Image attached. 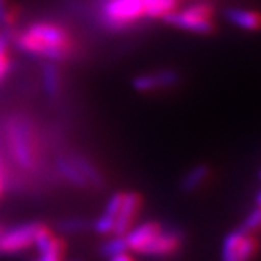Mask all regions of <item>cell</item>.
<instances>
[{
	"instance_id": "6da1fadb",
	"label": "cell",
	"mask_w": 261,
	"mask_h": 261,
	"mask_svg": "<svg viewBox=\"0 0 261 261\" xmlns=\"http://www.w3.org/2000/svg\"><path fill=\"white\" fill-rule=\"evenodd\" d=\"M19 49L31 56L44 57L51 61H63L75 51L74 39L70 32L54 22H34L15 35Z\"/></svg>"
},
{
	"instance_id": "7a4b0ae2",
	"label": "cell",
	"mask_w": 261,
	"mask_h": 261,
	"mask_svg": "<svg viewBox=\"0 0 261 261\" xmlns=\"http://www.w3.org/2000/svg\"><path fill=\"white\" fill-rule=\"evenodd\" d=\"M6 138L10 154L19 166L34 170L39 159V147L35 126L27 116L13 115L6 125Z\"/></svg>"
},
{
	"instance_id": "3957f363",
	"label": "cell",
	"mask_w": 261,
	"mask_h": 261,
	"mask_svg": "<svg viewBox=\"0 0 261 261\" xmlns=\"http://www.w3.org/2000/svg\"><path fill=\"white\" fill-rule=\"evenodd\" d=\"M145 18L142 0H106L102 6L103 23L109 29H126Z\"/></svg>"
},
{
	"instance_id": "277c9868",
	"label": "cell",
	"mask_w": 261,
	"mask_h": 261,
	"mask_svg": "<svg viewBox=\"0 0 261 261\" xmlns=\"http://www.w3.org/2000/svg\"><path fill=\"white\" fill-rule=\"evenodd\" d=\"M164 20L173 27L203 35L211 34L215 28L214 9L207 3H196L180 12L176 10L167 15Z\"/></svg>"
},
{
	"instance_id": "5b68a950",
	"label": "cell",
	"mask_w": 261,
	"mask_h": 261,
	"mask_svg": "<svg viewBox=\"0 0 261 261\" xmlns=\"http://www.w3.org/2000/svg\"><path fill=\"white\" fill-rule=\"evenodd\" d=\"M258 250L254 233L241 228L228 233L221 247V261H252Z\"/></svg>"
},
{
	"instance_id": "8992f818",
	"label": "cell",
	"mask_w": 261,
	"mask_h": 261,
	"mask_svg": "<svg viewBox=\"0 0 261 261\" xmlns=\"http://www.w3.org/2000/svg\"><path fill=\"white\" fill-rule=\"evenodd\" d=\"M58 170L61 176L73 183L74 186H94L102 181L100 173L93 167V164L84 157L71 155L58 160Z\"/></svg>"
},
{
	"instance_id": "52a82bcc",
	"label": "cell",
	"mask_w": 261,
	"mask_h": 261,
	"mask_svg": "<svg viewBox=\"0 0 261 261\" xmlns=\"http://www.w3.org/2000/svg\"><path fill=\"white\" fill-rule=\"evenodd\" d=\"M41 226L42 224L28 222L16 225L10 229H3L0 235V252L6 255H15L32 248Z\"/></svg>"
},
{
	"instance_id": "ba28073f",
	"label": "cell",
	"mask_w": 261,
	"mask_h": 261,
	"mask_svg": "<svg viewBox=\"0 0 261 261\" xmlns=\"http://www.w3.org/2000/svg\"><path fill=\"white\" fill-rule=\"evenodd\" d=\"M183 245V235L176 228H167L160 225L157 232L151 238L142 255L152 258H168L173 257Z\"/></svg>"
},
{
	"instance_id": "9c48e42d",
	"label": "cell",
	"mask_w": 261,
	"mask_h": 261,
	"mask_svg": "<svg viewBox=\"0 0 261 261\" xmlns=\"http://www.w3.org/2000/svg\"><path fill=\"white\" fill-rule=\"evenodd\" d=\"M141 197L135 192H125L122 193V200L119 211L116 215L113 235L123 237L135 225V221L138 218L141 211Z\"/></svg>"
},
{
	"instance_id": "30bf717a",
	"label": "cell",
	"mask_w": 261,
	"mask_h": 261,
	"mask_svg": "<svg viewBox=\"0 0 261 261\" xmlns=\"http://www.w3.org/2000/svg\"><path fill=\"white\" fill-rule=\"evenodd\" d=\"M37 257L32 261H64V244L45 225L38 232L35 245Z\"/></svg>"
},
{
	"instance_id": "8fae6325",
	"label": "cell",
	"mask_w": 261,
	"mask_h": 261,
	"mask_svg": "<svg viewBox=\"0 0 261 261\" xmlns=\"http://www.w3.org/2000/svg\"><path fill=\"white\" fill-rule=\"evenodd\" d=\"M180 82V75L174 70H161L155 73H148V74L137 75L132 80V86L135 90L142 92V93H148L160 89H166V87H173Z\"/></svg>"
},
{
	"instance_id": "7c38bea8",
	"label": "cell",
	"mask_w": 261,
	"mask_h": 261,
	"mask_svg": "<svg viewBox=\"0 0 261 261\" xmlns=\"http://www.w3.org/2000/svg\"><path fill=\"white\" fill-rule=\"evenodd\" d=\"M122 200V192L119 193H115L109 197L108 203L105 206V211L102 215L96 219L94 222V229L96 232L100 233V235H113V228H115V221H116V215L119 211V206H121Z\"/></svg>"
},
{
	"instance_id": "4fadbf2b",
	"label": "cell",
	"mask_w": 261,
	"mask_h": 261,
	"mask_svg": "<svg viewBox=\"0 0 261 261\" xmlns=\"http://www.w3.org/2000/svg\"><path fill=\"white\" fill-rule=\"evenodd\" d=\"M226 19L235 27L244 29V31L255 32V31L261 29V13L255 12V10L233 8V9L226 10Z\"/></svg>"
},
{
	"instance_id": "5bb4252c",
	"label": "cell",
	"mask_w": 261,
	"mask_h": 261,
	"mask_svg": "<svg viewBox=\"0 0 261 261\" xmlns=\"http://www.w3.org/2000/svg\"><path fill=\"white\" fill-rule=\"evenodd\" d=\"M145 18L164 19L167 15L177 10V0H142Z\"/></svg>"
},
{
	"instance_id": "9a60e30c",
	"label": "cell",
	"mask_w": 261,
	"mask_h": 261,
	"mask_svg": "<svg viewBox=\"0 0 261 261\" xmlns=\"http://www.w3.org/2000/svg\"><path fill=\"white\" fill-rule=\"evenodd\" d=\"M42 82H44V89H45L47 94H49L51 97L58 96L60 89H61V75H60V70L56 64L48 63L44 65Z\"/></svg>"
},
{
	"instance_id": "2e32d148",
	"label": "cell",
	"mask_w": 261,
	"mask_h": 261,
	"mask_svg": "<svg viewBox=\"0 0 261 261\" xmlns=\"http://www.w3.org/2000/svg\"><path fill=\"white\" fill-rule=\"evenodd\" d=\"M207 177H209V167L205 166V164L196 166L183 178V181H181L183 190L193 192V190H196V189H199V187L202 186L206 180H207Z\"/></svg>"
},
{
	"instance_id": "e0dca14e",
	"label": "cell",
	"mask_w": 261,
	"mask_h": 261,
	"mask_svg": "<svg viewBox=\"0 0 261 261\" xmlns=\"http://www.w3.org/2000/svg\"><path fill=\"white\" fill-rule=\"evenodd\" d=\"M128 251V247H126V241H125V237H119V235H111L109 240H106L102 247V252L105 257L111 258L116 254H121V252Z\"/></svg>"
},
{
	"instance_id": "ac0fdd59",
	"label": "cell",
	"mask_w": 261,
	"mask_h": 261,
	"mask_svg": "<svg viewBox=\"0 0 261 261\" xmlns=\"http://www.w3.org/2000/svg\"><path fill=\"white\" fill-rule=\"evenodd\" d=\"M241 229L247 231V232L254 233L261 228V206H255L250 214L245 216L243 221V225L240 226Z\"/></svg>"
},
{
	"instance_id": "d6986e66",
	"label": "cell",
	"mask_w": 261,
	"mask_h": 261,
	"mask_svg": "<svg viewBox=\"0 0 261 261\" xmlns=\"http://www.w3.org/2000/svg\"><path fill=\"white\" fill-rule=\"evenodd\" d=\"M15 18H16V13L8 8L6 0H0V25L9 27L15 22Z\"/></svg>"
},
{
	"instance_id": "ffe728a7",
	"label": "cell",
	"mask_w": 261,
	"mask_h": 261,
	"mask_svg": "<svg viewBox=\"0 0 261 261\" xmlns=\"http://www.w3.org/2000/svg\"><path fill=\"white\" fill-rule=\"evenodd\" d=\"M255 203H257V206H261V187L260 190H258V193H257V196H255Z\"/></svg>"
},
{
	"instance_id": "44dd1931",
	"label": "cell",
	"mask_w": 261,
	"mask_h": 261,
	"mask_svg": "<svg viewBox=\"0 0 261 261\" xmlns=\"http://www.w3.org/2000/svg\"><path fill=\"white\" fill-rule=\"evenodd\" d=\"M3 192V176H2V171H0V195Z\"/></svg>"
},
{
	"instance_id": "7402d4cb",
	"label": "cell",
	"mask_w": 261,
	"mask_h": 261,
	"mask_svg": "<svg viewBox=\"0 0 261 261\" xmlns=\"http://www.w3.org/2000/svg\"><path fill=\"white\" fill-rule=\"evenodd\" d=\"M2 232H3V228L0 226V235H2Z\"/></svg>"
},
{
	"instance_id": "603a6c76",
	"label": "cell",
	"mask_w": 261,
	"mask_h": 261,
	"mask_svg": "<svg viewBox=\"0 0 261 261\" xmlns=\"http://www.w3.org/2000/svg\"><path fill=\"white\" fill-rule=\"evenodd\" d=\"M260 178H261V170H260Z\"/></svg>"
},
{
	"instance_id": "cb8c5ba5",
	"label": "cell",
	"mask_w": 261,
	"mask_h": 261,
	"mask_svg": "<svg viewBox=\"0 0 261 261\" xmlns=\"http://www.w3.org/2000/svg\"><path fill=\"white\" fill-rule=\"evenodd\" d=\"M71 261H79V260H71Z\"/></svg>"
}]
</instances>
